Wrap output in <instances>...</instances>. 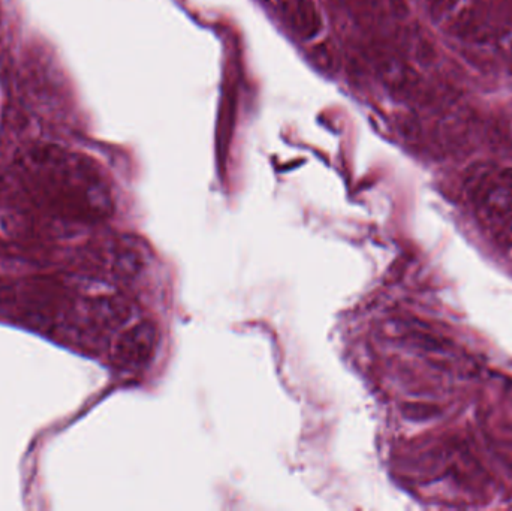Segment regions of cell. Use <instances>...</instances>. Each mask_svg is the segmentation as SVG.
<instances>
[{
    "instance_id": "6da1fadb",
    "label": "cell",
    "mask_w": 512,
    "mask_h": 511,
    "mask_svg": "<svg viewBox=\"0 0 512 511\" xmlns=\"http://www.w3.org/2000/svg\"><path fill=\"white\" fill-rule=\"evenodd\" d=\"M20 171L47 207L65 218L95 222L113 213L110 186L86 156L56 144H35L21 156Z\"/></svg>"
},
{
    "instance_id": "7a4b0ae2",
    "label": "cell",
    "mask_w": 512,
    "mask_h": 511,
    "mask_svg": "<svg viewBox=\"0 0 512 511\" xmlns=\"http://www.w3.org/2000/svg\"><path fill=\"white\" fill-rule=\"evenodd\" d=\"M471 195L487 224L502 230L512 224V168H481L471 179Z\"/></svg>"
},
{
    "instance_id": "3957f363",
    "label": "cell",
    "mask_w": 512,
    "mask_h": 511,
    "mask_svg": "<svg viewBox=\"0 0 512 511\" xmlns=\"http://www.w3.org/2000/svg\"><path fill=\"white\" fill-rule=\"evenodd\" d=\"M158 342V327L152 321H141L117 338L113 348L114 360L125 368H140L153 359Z\"/></svg>"
},
{
    "instance_id": "277c9868",
    "label": "cell",
    "mask_w": 512,
    "mask_h": 511,
    "mask_svg": "<svg viewBox=\"0 0 512 511\" xmlns=\"http://www.w3.org/2000/svg\"><path fill=\"white\" fill-rule=\"evenodd\" d=\"M376 72L381 77L382 83L399 96H411L418 89V75L414 69L403 62L396 54L387 51H375Z\"/></svg>"
},
{
    "instance_id": "5b68a950",
    "label": "cell",
    "mask_w": 512,
    "mask_h": 511,
    "mask_svg": "<svg viewBox=\"0 0 512 511\" xmlns=\"http://www.w3.org/2000/svg\"><path fill=\"white\" fill-rule=\"evenodd\" d=\"M87 318L98 329L114 330L122 327L131 318L132 308L125 297L98 296L86 300Z\"/></svg>"
},
{
    "instance_id": "8992f818",
    "label": "cell",
    "mask_w": 512,
    "mask_h": 511,
    "mask_svg": "<svg viewBox=\"0 0 512 511\" xmlns=\"http://www.w3.org/2000/svg\"><path fill=\"white\" fill-rule=\"evenodd\" d=\"M481 0H433V12L453 32H474Z\"/></svg>"
},
{
    "instance_id": "52a82bcc",
    "label": "cell",
    "mask_w": 512,
    "mask_h": 511,
    "mask_svg": "<svg viewBox=\"0 0 512 511\" xmlns=\"http://www.w3.org/2000/svg\"><path fill=\"white\" fill-rule=\"evenodd\" d=\"M285 23L301 38L310 39L321 30V17L313 0H276Z\"/></svg>"
},
{
    "instance_id": "ba28073f",
    "label": "cell",
    "mask_w": 512,
    "mask_h": 511,
    "mask_svg": "<svg viewBox=\"0 0 512 511\" xmlns=\"http://www.w3.org/2000/svg\"><path fill=\"white\" fill-rule=\"evenodd\" d=\"M144 267V255L137 240L123 237L111 249V272L120 279H132Z\"/></svg>"
},
{
    "instance_id": "9c48e42d",
    "label": "cell",
    "mask_w": 512,
    "mask_h": 511,
    "mask_svg": "<svg viewBox=\"0 0 512 511\" xmlns=\"http://www.w3.org/2000/svg\"><path fill=\"white\" fill-rule=\"evenodd\" d=\"M315 60L322 68H333L334 57L327 45H318V47L315 48Z\"/></svg>"
}]
</instances>
